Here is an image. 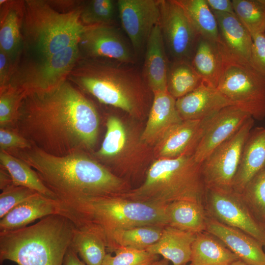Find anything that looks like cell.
<instances>
[{
	"label": "cell",
	"mask_w": 265,
	"mask_h": 265,
	"mask_svg": "<svg viewBox=\"0 0 265 265\" xmlns=\"http://www.w3.org/2000/svg\"><path fill=\"white\" fill-rule=\"evenodd\" d=\"M100 119L92 103L68 80L22 100L14 129L33 146L63 156L92 150Z\"/></svg>",
	"instance_id": "6da1fadb"
},
{
	"label": "cell",
	"mask_w": 265,
	"mask_h": 265,
	"mask_svg": "<svg viewBox=\"0 0 265 265\" xmlns=\"http://www.w3.org/2000/svg\"><path fill=\"white\" fill-rule=\"evenodd\" d=\"M11 154L32 167L61 204L130 189L127 181L85 152L57 156L32 146Z\"/></svg>",
	"instance_id": "7a4b0ae2"
},
{
	"label": "cell",
	"mask_w": 265,
	"mask_h": 265,
	"mask_svg": "<svg viewBox=\"0 0 265 265\" xmlns=\"http://www.w3.org/2000/svg\"><path fill=\"white\" fill-rule=\"evenodd\" d=\"M128 65L80 56L67 80L100 103L140 118L146 112L152 92L142 74Z\"/></svg>",
	"instance_id": "3957f363"
},
{
	"label": "cell",
	"mask_w": 265,
	"mask_h": 265,
	"mask_svg": "<svg viewBox=\"0 0 265 265\" xmlns=\"http://www.w3.org/2000/svg\"><path fill=\"white\" fill-rule=\"evenodd\" d=\"M61 205L63 215L76 228L98 232L104 238L106 247L111 235L117 230L168 225L166 206L136 201L119 194L86 197Z\"/></svg>",
	"instance_id": "277c9868"
},
{
	"label": "cell",
	"mask_w": 265,
	"mask_h": 265,
	"mask_svg": "<svg viewBox=\"0 0 265 265\" xmlns=\"http://www.w3.org/2000/svg\"><path fill=\"white\" fill-rule=\"evenodd\" d=\"M76 227L66 216L54 214L17 230L0 232V263L18 265H63Z\"/></svg>",
	"instance_id": "5b68a950"
},
{
	"label": "cell",
	"mask_w": 265,
	"mask_h": 265,
	"mask_svg": "<svg viewBox=\"0 0 265 265\" xmlns=\"http://www.w3.org/2000/svg\"><path fill=\"white\" fill-rule=\"evenodd\" d=\"M205 191L201 164L192 155L154 159L147 169L143 183L119 195L132 200L166 207L181 200L202 203Z\"/></svg>",
	"instance_id": "8992f818"
},
{
	"label": "cell",
	"mask_w": 265,
	"mask_h": 265,
	"mask_svg": "<svg viewBox=\"0 0 265 265\" xmlns=\"http://www.w3.org/2000/svg\"><path fill=\"white\" fill-rule=\"evenodd\" d=\"M81 8L77 7L60 12L54 9L49 2L24 1L23 50L31 51L40 59L78 43L87 26L80 20Z\"/></svg>",
	"instance_id": "52a82bcc"
},
{
	"label": "cell",
	"mask_w": 265,
	"mask_h": 265,
	"mask_svg": "<svg viewBox=\"0 0 265 265\" xmlns=\"http://www.w3.org/2000/svg\"><path fill=\"white\" fill-rule=\"evenodd\" d=\"M106 132L100 148L93 158L112 171L135 175L144 170L154 159L153 147L141 138V132L117 116L106 121Z\"/></svg>",
	"instance_id": "ba28073f"
},
{
	"label": "cell",
	"mask_w": 265,
	"mask_h": 265,
	"mask_svg": "<svg viewBox=\"0 0 265 265\" xmlns=\"http://www.w3.org/2000/svg\"><path fill=\"white\" fill-rule=\"evenodd\" d=\"M222 66L217 88L255 120L265 118V77L245 59L219 43Z\"/></svg>",
	"instance_id": "9c48e42d"
},
{
	"label": "cell",
	"mask_w": 265,
	"mask_h": 265,
	"mask_svg": "<svg viewBox=\"0 0 265 265\" xmlns=\"http://www.w3.org/2000/svg\"><path fill=\"white\" fill-rule=\"evenodd\" d=\"M80 56L77 43L50 56L17 65L8 86L19 91L24 97L52 90L67 80Z\"/></svg>",
	"instance_id": "30bf717a"
},
{
	"label": "cell",
	"mask_w": 265,
	"mask_h": 265,
	"mask_svg": "<svg viewBox=\"0 0 265 265\" xmlns=\"http://www.w3.org/2000/svg\"><path fill=\"white\" fill-rule=\"evenodd\" d=\"M250 117L231 137L217 146L201 163L206 188H233L245 141L254 127Z\"/></svg>",
	"instance_id": "8fae6325"
},
{
	"label": "cell",
	"mask_w": 265,
	"mask_h": 265,
	"mask_svg": "<svg viewBox=\"0 0 265 265\" xmlns=\"http://www.w3.org/2000/svg\"><path fill=\"white\" fill-rule=\"evenodd\" d=\"M204 198L211 217L265 245V232L252 216L240 193L233 188H206Z\"/></svg>",
	"instance_id": "7c38bea8"
},
{
	"label": "cell",
	"mask_w": 265,
	"mask_h": 265,
	"mask_svg": "<svg viewBox=\"0 0 265 265\" xmlns=\"http://www.w3.org/2000/svg\"><path fill=\"white\" fill-rule=\"evenodd\" d=\"M159 25L172 61H190L200 35L177 0H160Z\"/></svg>",
	"instance_id": "4fadbf2b"
},
{
	"label": "cell",
	"mask_w": 265,
	"mask_h": 265,
	"mask_svg": "<svg viewBox=\"0 0 265 265\" xmlns=\"http://www.w3.org/2000/svg\"><path fill=\"white\" fill-rule=\"evenodd\" d=\"M78 45L83 57L127 64L134 62V55L127 42L112 24L87 26L80 36Z\"/></svg>",
	"instance_id": "5bb4252c"
},
{
	"label": "cell",
	"mask_w": 265,
	"mask_h": 265,
	"mask_svg": "<svg viewBox=\"0 0 265 265\" xmlns=\"http://www.w3.org/2000/svg\"><path fill=\"white\" fill-rule=\"evenodd\" d=\"M123 30L135 52L146 46L153 28L159 22L160 0H119L117 1Z\"/></svg>",
	"instance_id": "9a60e30c"
},
{
	"label": "cell",
	"mask_w": 265,
	"mask_h": 265,
	"mask_svg": "<svg viewBox=\"0 0 265 265\" xmlns=\"http://www.w3.org/2000/svg\"><path fill=\"white\" fill-rule=\"evenodd\" d=\"M251 117L234 106L225 107L206 119L203 134L193 155L201 164L219 145L233 135Z\"/></svg>",
	"instance_id": "2e32d148"
},
{
	"label": "cell",
	"mask_w": 265,
	"mask_h": 265,
	"mask_svg": "<svg viewBox=\"0 0 265 265\" xmlns=\"http://www.w3.org/2000/svg\"><path fill=\"white\" fill-rule=\"evenodd\" d=\"M205 120H183L171 128L153 147L154 159L193 155L201 138Z\"/></svg>",
	"instance_id": "e0dca14e"
},
{
	"label": "cell",
	"mask_w": 265,
	"mask_h": 265,
	"mask_svg": "<svg viewBox=\"0 0 265 265\" xmlns=\"http://www.w3.org/2000/svg\"><path fill=\"white\" fill-rule=\"evenodd\" d=\"M176 106L183 120H197L208 118L233 105L217 88L203 81L196 88L176 99Z\"/></svg>",
	"instance_id": "ac0fdd59"
},
{
	"label": "cell",
	"mask_w": 265,
	"mask_h": 265,
	"mask_svg": "<svg viewBox=\"0 0 265 265\" xmlns=\"http://www.w3.org/2000/svg\"><path fill=\"white\" fill-rule=\"evenodd\" d=\"M206 231L221 241L240 260L250 265H265L263 245L243 231L207 217Z\"/></svg>",
	"instance_id": "d6986e66"
},
{
	"label": "cell",
	"mask_w": 265,
	"mask_h": 265,
	"mask_svg": "<svg viewBox=\"0 0 265 265\" xmlns=\"http://www.w3.org/2000/svg\"><path fill=\"white\" fill-rule=\"evenodd\" d=\"M147 122L141 132L142 140L154 146L173 127L183 120L176 106V99L168 92L153 93Z\"/></svg>",
	"instance_id": "ffe728a7"
},
{
	"label": "cell",
	"mask_w": 265,
	"mask_h": 265,
	"mask_svg": "<svg viewBox=\"0 0 265 265\" xmlns=\"http://www.w3.org/2000/svg\"><path fill=\"white\" fill-rule=\"evenodd\" d=\"M0 50L16 68L23 50L24 1L0 0Z\"/></svg>",
	"instance_id": "44dd1931"
},
{
	"label": "cell",
	"mask_w": 265,
	"mask_h": 265,
	"mask_svg": "<svg viewBox=\"0 0 265 265\" xmlns=\"http://www.w3.org/2000/svg\"><path fill=\"white\" fill-rule=\"evenodd\" d=\"M54 214H63L61 203L37 192L0 218V232L22 228L38 219Z\"/></svg>",
	"instance_id": "7402d4cb"
},
{
	"label": "cell",
	"mask_w": 265,
	"mask_h": 265,
	"mask_svg": "<svg viewBox=\"0 0 265 265\" xmlns=\"http://www.w3.org/2000/svg\"><path fill=\"white\" fill-rule=\"evenodd\" d=\"M145 47L143 78L152 93L167 91L169 65L159 24L153 28Z\"/></svg>",
	"instance_id": "603a6c76"
},
{
	"label": "cell",
	"mask_w": 265,
	"mask_h": 265,
	"mask_svg": "<svg viewBox=\"0 0 265 265\" xmlns=\"http://www.w3.org/2000/svg\"><path fill=\"white\" fill-rule=\"evenodd\" d=\"M265 167V127L253 128L244 143L233 189L241 193L248 183Z\"/></svg>",
	"instance_id": "cb8c5ba5"
},
{
	"label": "cell",
	"mask_w": 265,
	"mask_h": 265,
	"mask_svg": "<svg viewBox=\"0 0 265 265\" xmlns=\"http://www.w3.org/2000/svg\"><path fill=\"white\" fill-rule=\"evenodd\" d=\"M196 235L167 225L164 227L159 239L145 250L162 256L173 265H186L190 262L191 246Z\"/></svg>",
	"instance_id": "d4e9b609"
},
{
	"label": "cell",
	"mask_w": 265,
	"mask_h": 265,
	"mask_svg": "<svg viewBox=\"0 0 265 265\" xmlns=\"http://www.w3.org/2000/svg\"><path fill=\"white\" fill-rule=\"evenodd\" d=\"M212 11L217 20L222 44L250 63L252 38L249 32L236 14Z\"/></svg>",
	"instance_id": "484cf974"
},
{
	"label": "cell",
	"mask_w": 265,
	"mask_h": 265,
	"mask_svg": "<svg viewBox=\"0 0 265 265\" xmlns=\"http://www.w3.org/2000/svg\"><path fill=\"white\" fill-rule=\"evenodd\" d=\"M238 260L221 241L207 231L196 235L191 246V265H230Z\"/></svg>",
	"instance_id": "4316f807"
},
{
	"label": "cell",
	"mask_w": 265,
	"mask_h": 265,
	"mask_svg": "<svg viewBox=\"0 0 265 265\" xmlns=\"http://www.w3.org/2000/svg\"><path fill=\"white\" fill-rule=\"evenodd\" d=\"M168 225L194 234L206 231V216L202 203L181 200L166 206Z\"/></svg>",
	"instance_id": "83f0119b"
},
{
	"label": "cell",
	"mask_w": 265,
	"mask_h": 265,
	"mask_svg": "<svg viewBox=\"0 0 265 265\" xmlns=\"http://www.w3.org/2000/svg\"><path fill=\"white\" fill-rule=\"evenodd\" d=\"M190 62L204 82L217 87L222 66L219 43L200 36Z\"/></svg>",
	"instance_id": "f1b7e54d"
},
{
	"label": "cell",
	"mask_w": 265,
	"mask_h": 265,
	"mask_svg": "<svg viewBox=\"0 0 265 265\" xmlns=\"http://www.w3.org/2000/svg\"><path fill=\"white\" fill-rule=\"evenodd\" d=\"M0 166L10 174L14 185L27 187L44 196L58 200L54 194L45 185L35 171L24 160L8 152L0 151Z\"/></svg>",
	"instance_id": "f546056e"
},
{
	"label": "cell",
	"mask_w": 265,
	"mask_h": 265,
	"mask_svg": "<svg viewBox=\"0 0 265 265\" xmlns=\"http://www.w3.org/2000/svg\"><path fill=\"white\" fill-rule=\"evenodd\" d=\"M164 227L143 225L117 230L111 235L107 249L114 251L120 247L146 249L159 239Z\"/></svg>",
	"instance_id": "4dcf8cb0"
},
{
	"label": "cell",
	"mask_w": 265,
	"mask_h": 265,
	"mask_svg": "<svg viewBox=\"0 0 265 265\" xmlns=\"http://www.w3.org/2000/svg\"><path fill=\"white\" fill-rule=\"evenodd\" d=\"M177 0L200 36L221 43L217 20L206 0Z\"/></svg>",
	"instance_id": "1f68e13d"
},
{
	"label": "cell",
	"mask_w": 265,
	"mask_h": 265,
	"mask_svg": "<svg viewBox=\"0 0 265 265\" xmlns=\"http://www.w3.org/2000/svg\"><path fill=\"white\" fill-rule=\"evenodd\" d=\"M71 246L87 265H102L106 254L104 238L91 229L76 227Z\"/></svg>",
	"instance_id": "d6a6232c"
},
{
	"label": "cell",
	"mask_w": 265,
	"mask_h": 265,
	"mask_svg": "<svg viewBox=\"0 0 265 265\" xmlns=\"http://www.w3.org/2000/svg\"><path fill=\"white\" fill-rule=\"evenodd\" d=\"M202 82L190 61H174L169 65L167 90L176 100L192 91Z\"/></svg>",
	"instance_id": "836d02e7"
},
{
	"label": "cell",
	"mask_w": 265,
	"mask_h": 265,
	"mask_svg": "<svg viewBox=\"0 0 265 265\" xmlns=\"http://www.w3.org/2000/svg\"><path fill=\"white\" fill-rule=\"evenodd\" d=\"M235 13L251 35L265 32V0H232Z\"/></svg>",
	"instance_id": "e575fe53"
},
{
	"label": "cell",
	"mask_w": 265,
	"mask_h": 265,
	"mask_svg": "<svg viewBox=\"0 0 265 265\" xmlns=\"http://www.w3.org/2000/svg\"><path fill=\"white\" fill-rule=\"evenodd\" d=\"M115 10L112 0H93L81 8L80 20L87 26L112 24Z\"/></svg>",
	"instance_id": "d590c367"
},
{
	"label": "cell",
	"mask_w": 265,
	"mask_h": 265,
	"mask_svg": "<svg viewBox=\"0 0 265 265\" xmlns=\"http://www.w3.org/2000/svg\"><path fill=\"white\" fill-rule=\"evenodd\" d=\"M114 252V255L106 254L102 265H149L159 258L145 249L120 247Z\"/></svg>",
	"instance_id": "8d00e7d4"
},
{
	"label": "cell",
	"mask_w": 265,
	"mask_h": 265,
	"mask_svg": "<svg viewBox=\"0 0 265 265\" xmlns=\"http://www.w3.org/2000/svg\"><path fill=\"white\" fill-rule=\"evenodd\" d=\"M24 98L19 91L11 86L0 91V128H14Z\"/></svg>",
	"instance_id": "74e56055"
},
{
	"label": "cell",
	"mask_w": 265,
	"mask_h": 265,
	"mask_svg": "<svg viewBox=\"0 0 265 265\" xmlns=\"http://www.w3.org/2000/svg\"><path fill=\"white\" fill-rule=\"evenodd\" d=\"M240 194L246 203H250L265 217V167L251 179Z\"/></svg>",
	"instance_id": "f35d334b"
},
{
	"label": "cell",
	"mask_w": 265,
	"mask_h": 265,
	"mask_svg": "<svg viewBox=\"0 0 265 265\" xmlns=\"http://www.w3.org/2000/svg\"><path fill=\"white\" fill-rule=\"evenodd\" d=\"M37 192L26 187L12 185L0 194V218Z\"/></svg>",
	"instance_id": "ab89813d"
},
{
	"label": "cell",
	"mask_w": 265,
	"mask_h": 265,
	"mask_svg": "<svg viewBox=\"0 0 265 265\" xmlns=\"http://www.w3.org/2000/svg\"><path fill=\"white\" fill-rule=\"evenodd\" d=\"M32 144L13 128H0V151L11 153L30 149Z\"/></svg>",
	"instance_id": "60d3db41"
},
{
	"label": "cell",
	"mask_w": 265,
	"mask_h": 265,
	"mask_svg": "<svg viewBox=\"0 0 265 265\" xmlns=\"http://www.w3.org/2000/svg\"><path fill=\"white\" fill-rule=\"evenodd\" d=\"M252 47L250 64L265 77V32L251 35Z\"/></svg>",
	"instance_id": "b9f144b4"
},
{
	"label": "cell",
	"mask_w": 265,
	"mask_h": 265,
	"mask_svg": "<svg viewBox=\"0 0 265 265\" xmlns=\"http://www.w3.org/2000/svg\"><path fill=\"white\" fill-rule=\"evenodd\" d=\"M15 68L7 55L0 50V91L8 87Z\"/></svg>",
	"instance_id": "7bdbcfd3"
},
{
	"label": "cell",
	"mask_w": 265,
	"mask_h": 265,
	"mask_svg": "<svg viewBox=\"0 0 265 265\" xmlns=\"http://www.w3.org/2000/svg\"><path fill=\"white\" fill-rule=\"evenodd\" d=\"M206 1L212 11L235 14L232 0H206Z\"/></svg>",
	"instance_id": "ee69618b"
},
{
	"label": "cell",
	"mask_w": 265,
	"mask_h": 265,
	"mask_svg": "<svg viewBox=\"0 0 265 265\" xmlns=\"http://www.w3.org/2000/svg\"><path fill=\"white\" fill-rule=\"evenodd\" d=\"M63 265H86L82 261H80L77 253L71 245L65 254Z\"/></svg>",
	"instance_id": "f6af8a7d"
},
{
	"label": "cell",
	"mask_w": 265,
	"mask_h": 265,
	"mask_svg": "<svg viewBox=\"0 0 265 265\" xmlns=\"http://www.w3.org/2000/svg\"><path fill=\"white\" fill-rule=\"evenodd\" d=\"M13 185L10 174L2 166L0 167V189L3 190L9 186Z\"/></svg>",
	"instance_id": "bcb514c9"
},
{
	"label": "cell",
	"mask_w": 265,
	"mask_h": 265,
	"mask_svg": "<svg viewBox=\"0 0 265 265\" xmlns=\"http://www.w3.org/2000/svg\"><path fill=\"white\" fill-rule=\"evenodd\" d=\"M149 265H169V261L165 258L158 260Z\"/></svg>",
	"instance_id": "7dc6e473"
},
{
	"label": "cell",
	"mask_w": 265,
	"mask_h": 265,
	"mask_svg": "<svg viewBox=\"0 0 265 265\" xmlns=\"http://www.w3.org/2000/svg\"><path fill=\"white\" fill-rule=\"evenodd\" d=\"M230 265H250L246 264L244 262L241 261V260H238L232 263Z\"/></svg>",
	"instance_id": "c3c4849f"
},
{
	"label": "cell",
	"mask_w": 265,
	"mask_h": 265,
	"mask_svg": "<svg viewBox=\"0 0 265 265\" xmlns=\"http://www.w3.org/2000/svg\"><path fill=\"white\" fill-rule=\"evenodd\" d=\"M191 265V264H190V265Z\"/></svg>",
	"instance_id": "681fc988"
}]
</instances>
